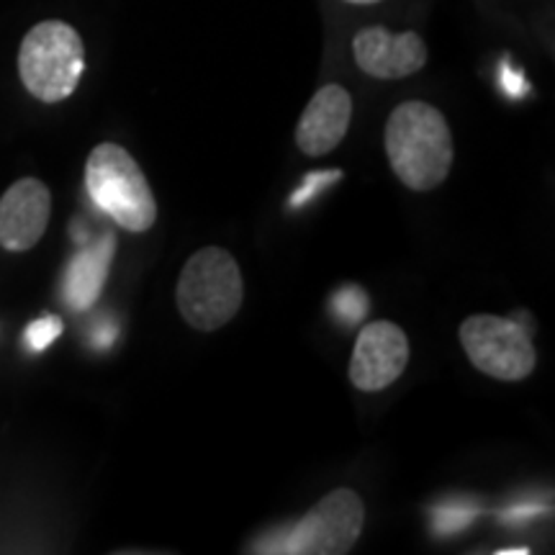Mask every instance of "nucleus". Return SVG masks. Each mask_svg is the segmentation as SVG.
<instances>
[{"label":"nucleus","instance_id":"10","mask_svg":"<svg viewBox=\"0 0 555 555\" xmlns=\"http://www.w3.org/2000/svg\"><path fill=\"white\" fill-rule=\"evenodd\" d=\"M352 119V95L343 86H324L314 93L296 124V144L304 155L322 157L339 147Z\"/></svg>","mask_w":555,"mask_h":555},{"label":"nucleus","instance_id":"19","mask_svg":"<svg viewBox=\"0 0 555 555\" xmlns=\"http://www.w3.org/2000/svg\"><path fill=\"white\" fill-rule=\"evenodd\" d=\"M527 547H512V551H499V555H527Z\"/></svg>","mask_w":555,"mask_h":555},{"label":"nucleus","instance_id":"8","mask_svg":"<svg viewBox=\"0 0 555 555\" xmlns=\"http://www.w3.org/2000/svg\"><path fill=\"white\" fill-rule=\"evenodd\" d=\"M352 57L371 78L401 80L427 65V44L414 31L391 34L384 26H371L352 39Z\"/></svg>","mask_w":555,"mask_h":555},{"label":"nucleus","instance_id":"13","mask_svg":"<svg viewBox=\"0 0 555 555\" xmlns=\"http://www.w3.org/2000/svg\"><path fill=\"white\" fill-rule=\"evenodd\" d=\"M332 309L343 319L345 324H358L360 319L367 314V296L363 288L358 286H345L339 288L335 298H332Z\"/></svg>","mask_w":555,"mask_h":555},{"label":"nucleus","instance_id":"12","mask_svg":"<svg viewBox=\"0 0 555 555\" xmlns=\"http://www.w3.org/2000/svg\"><path fill=\"white\" fill-rule=\"evenodd\" d=\"M481 515V506L474 502H446L433 509V530L437 535H457Z\"/></svg>","mask_w":555,"mask_h":555},{"label":"nucleus","instance_id":"17","mask_svg":"<svg viewBox=\"0 0 555 555\" xmlns=\"http://www.w3.org/2000/svg\"><path fill=\"white\" fill-rule=\"evenodd\" d=\"M90 343L95 350H108L116 343V324L111 319H101L93 330H90Z\"/></svg>","mask_w":555,"mask_h":555},{"label":"nucleus","instance_id":"16","mask_svg":"<svg viewBox=\"0 0 555 555\" xmlns=\"http://www.w3.org/2000/svg\"><path fill=\"white\" fill-rule=\"evenodd\" d=\"M545 512V504L543 502H519V504H512L509 509H504L499 519L506 525H525L530 522V519L540 517Z\"/></svg>","mask_w":555,"mask_h":555},{"label":"nucleus","instance_id":"1","mask_svg":"<svg viewBox=\"0 0 555 555\" xmlns=\"http://www.w3.org/2000/svg\"><path fill=\"white\" fill-rule=\"evenodd\" d=\"M386 155L406 189L435 191L453 168V134L446 116L425 101H406L386 121Z\"/></svg>","mask_w":555,"mask_h":555},{"label":"nucleus","instance_id":"20","mask_svg":"<svg viewBox=\"0 0 555 555\" xmlns=\"http://www.w3.org/2000/svg\"><path fill=\"white\" fill-rule=\"evenodd\" d=\"M347 3H356V5H371V3H380V0H347Z\"/></svg>","mask_w":555,"mask_h":555},{"label":"nucleus","instance_id":"2","mask_svg":"<svg viewBox=\"0 0 555 555\" xmlns=\"http://www.w3.org/2000/svg\"><path fill=\"white\" fill-rule=\"evenodd\" d=\"M180 317L198 332H217L237 317L245 283L237 260L221 247H204L183 266L178 288Z\"/></svg>","mask_w":555,"mask_h":555},{"label":"nucleus","instance_id":"5","mask_svg":"<svg viewBox=\"0 0 555 555\" xmlns=\"http://www.w3.org/2000/svg\"><path fill=\"white\" fill-rule=\"evenodd\" d=\"M363 519L365 509L356 491L335 489L311 506L296 525L262 538L255 551L281 555H345L358 543Z\"/></svg>","mask_w":555,"mask_h":555},{"label":"nucleus","instance_id":"7","mask_svg":"<svg viewBox=\"0 0 555 555\" xmlns=\"http://www.w3.org/2000/svg\"><path fill=\"white\" fill-rule=\"evenodd\" d=\"M409 363V339L393 322H371L360 330L350 360L352 386L365 393L384 391Z\"/></svg>","mask_w":555,"mask_h":555},{"label":"nucleus","instance_id":"3","mask_svg":"<svg viewBox=\"0 0 555 555\" xmlns=\"http://www.w3.org/2000/svg\"><path fill=\"white\" fill-rule=\"evenodd\" d=\"M86 185L93 204L127 232H147L157 219V201L137 159L114 142L88 155Z\"/></svg>","mask_w":555,"mask_h":555},{"label":"nucleus","instance_id":"11","mask_svg":"<svg viewBox=\"0 0 555 555\" xmlns=\"http://www.w3.org/2000/svg\"><path fill=\"white\" fill-rule=\"evenodd\" d=\"M116 253L114 234H103L99 242H90L86 249L75 255L69 262L65 278V298L75 311H88L99 301L106 278L111 270V260Z\"/></svg>","mask_w":555,"mask_h":555},{"label":"nucleus","instance_id":"18","mask_svg":"<svg viewBox=\"0 0 555 555\" xmlns=\"http://www.w3.org/2000/svg\"><path fill=\"white\" fill-rule=\"evenodd\" d=\"M502 86L506 93L512 95V99H522V95L527 93V80L522 73H517V69H512L509 65H502Z\"/></svg>","mask_w":555,"mask_h":555},{"label":"nucleus","instance_id":"4","mask_svg":"<svg viewBox=\"0 0 555 555\" xmlns=\"http://www.w3.org/2000/svg\"><path fill=\"white\" fill-rule=\"evenodd\" d=\"M86 69V44L65 21H41L18 50V75L34 99L60 103L78 88Z\"/></svg>","mask_w":555,"mask_h":555},{"label":"nucleus","instance_id":"6","mask_svg":"<svg viewBox=\"0 0 555 555\" xmlns=\"http://www.w3.org/2000/svg\"><path fill=\"white\" fill-rule=\"evenodd\" d=\"M461 345L470 363L496 380H525L535 371L538 352L530 332L515 319L474 314L461 324Z\"/></svg>","mask_w":555,"mask_h":555},{"label":"nucleus","instance_id":"9","mask_svg":"<svg viewBox=\"0 0 555 555\" xmlns=\"http://www.w3.org/2000/svg\"><path fill=\"white\" fill-rule=\"evenodd\" d=\"M52 214L50 189L37 178L13 183L0 198V247L26 253L44 237Z\"/></svg>","mask_w":555,"mask_h":555},{"label":"nucleus","instance_id":"15","mask_svg":"<svg viewBox=\"0 0 555 555\" xmlns=\"http://www.w3.org/2000/svg\"><path fill=\"white\" fill-rule=\"evenodd\" d=\"M60 335H62V319L41 317L34 324H29V330H26V345H29L34 352H44Z\"/></svg>","mask_w":555,"mask_h":555},{"label":"nucleus","instance_id":"14","mask_svg":"<svg viewBox=\"0 0 555 555\" xmlns=\"http://www.w3.org/2000/svg\"><path fill=\"white\" fill-rule=\"evenodd\" d=\"M343 178V170H322V172H309L307 180H304L301 185L294 191V196H291V208H301L307 206L311 198H317L319 193L324 189H330L332 183H337V180Z\"/></svg>","mask_w":555,"mask_h":555}]
</instances>
